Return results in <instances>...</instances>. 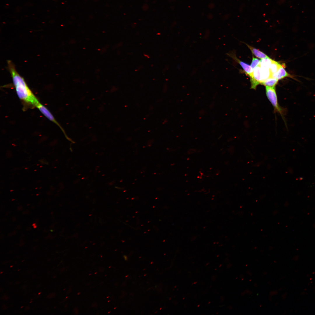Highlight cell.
<instances>
[{"mask_svg": "<svg viewBox=\"0 0 315 315\" xmlns=\"http://www.w3.org/2000/svg\"><path fill=\"white\" fill-rule=\"evenodd\" d=\"M32 302V301H31V302H30V303L31 302Z\"/></svg>", "mask_w": 315, "mask_h": 315, "instance_id": "17", "label": "cell"}, {"mask_svg": "<svg viewBox=\"0 0 315 315\" xmlns=\"http://www.w3.org/2000/svg\"><path fill=\"white\" fill-rule=\"evenodd\" d=\"M265 91L267 97L273 106L275 111L281 114L282 109L278 103L275 87L265 86Z\"/></svg>", "mask_w": 315, "mask_h": 315, "instance_id": "2", "label": "cell"}, {"mask_svg": "<svg viewBox=\"0 0 315 315\" xmlns=\"http://www.w3.org/2000/svg\"><path fill=\"white\" fill-rule=\"evenodd\" d=\"M23 307V306H22V307H21V308H22V307Z\"/></svg>", "mask_w": 315, "mask_h": 315, "instance_id": "15", "label": "cell"}, {"mask_svg": "<svg viewBox=\"0 0 315 315\" xmlns=\"http://www.w3.org/2000/svg\"><path fill=\"white\" fill-rule=\"evenodd\" d=\"M273 60L270 57L262 59L260 63V66L269 68Z\"/></svg>", "mask_w": 315, "mask_h": 315, "instance_id": "11", "label": "cell"}, {"mask_svg": "<svg viewBox=\"0 0 315 315\" xmlns=\"http://www.w3.org/2000/svg\"><path fill=\"white\" fill-rule=\"evenodd\" d=\"M2 272H1V273H2Z\"/></svg>", "mask_w": 315, "mask_h": 315, "instance_id": "16", "label": "cell"}, {"mask_svg": "<svg viewBox=\"0 0 315 315\" xmlns=\"http://www.w3.org/2000/svg\"><path fill=\"white\" fill-rule=\"evenodd\" d=\"M13 267V266H10V267Z\"/></svg>", "mask_w": 315, "mask_h": 315, "instance_id": "14", "label": "cell"}, {"mask_svg": "<svg viewBox=\"0 0 315 315\" xmlns=\"http://www.w3.org/2000/svg\"><path fill=\"white\" fill-rule=\"evenodd\" d=\"M250 78L251 88L255 89L258 85L261 84L262 79L260 64L253 69L252 76Z\"/></svg>", "mask_w": 315, "mask_h": 315, "instance_id": "3", "label": "cell"}, {"mask_svg": "<svg viewBox=\"0 0 315 315\" xmlns=\"http://www.w3.org/2000/svg\"><path fill=\"white\" fill-rule=\"evenodd\" d=\"M260 60L253 56L252 60L250 66L253 69L260 64Z\"/></svg>", "mask_w": 315, "mask_h": 315, "instance_id": "12", "label": "cell"}, {"mask_svg": "<svg viewBox=\"0 0 315 315\" xmlns=\"http://www.w3.org/2000/svg\"><path fill=\"white\" fill-rule=\"evenodd\" d=\"M7 64L19 98L26 103L35 107L39 101L29 88L24 78L18 72L12 62L8 60Z\"/></svg>", "mask_w": 315, "mask_h": 315, "instance_id": "1", "label": "cell"}, {"mask_svg": "<svg viewBox=\"0 0 315 315\" xmlns=\"http://www.w3.org/2000/svg\"><path fill=\"white\" fill-rule=\"evenodd\" d=\"M246 44L252 53L257 57L261 59L269 57L265 53L247 44Z\"/></svg>", "mask_w": 315, "mask_h": 315, "instance_id": "7", "label": "cell"}, {"mask_svg": "<svg viewBox=\"0 0 315 315\" xmlns=\"http://www.w3.org/2000/svg\"><path fill=\"white\" fill-rule=\"evenodd\" d=\"M35 107L37 108L48 119L58 126L62 131L64 132L63 129L56 121L50 112L45 106L39 102L36 105Z\"/></svg>", "mask_w": 315, "mask_h": 315, "instance_id": "4", "label": "cell"}, {"mask_svg": "<svg viewBox=\"0 0 315 315\" xmlns=\"http://www.w3.org/2000/svg\"><path fill=\"white\" fill-rule=\"evenodd\" d=\"M261 67V74L262 79V83L268 78L272 77V74L269 68Z\"/></svg>", "mask_w": 315, "mask_h": 315, "instance_id": "8", "label": "cell"}, {"mask_svg": "<svg viewBox=\"0 0 315 315\" xmlns=\"http://www.w3.org/2000/svg\"><path fill=\"white\" fill-rule=\"evenodd\" d=\"M285 64H283L282 66L276 73L272 75V77L276 78L278 80L285 77H288L294 78L293 77L288 73L285 69Z\"/></svg>", "mask_w": 315, "mask_h": 315, "instance_id": "6", "label": "cell"}, {"mask_svg": "<svg viewBox=\"0 0 315 315\" xmlns=\"http://www.w3.org/2000/svg\"><path fill=\"white\" fill-rule=\"evenodd\" d=\"M228 54L229 56L230 57L239 64L245 73L249 75L250 77L252 76L253 69L252 68L251 66L239 59L233 53H229Z\"/></svg>", "mask_w": 315, "mask_h": 315, "instance_id": "5", "label": "cell"}, {"mask_svg": "<svg viewBox=\"0 0 315 315\" xmlns=\"http://www.w3.org/2000/svg\"><path fill=\"white\" fill-rule=\"evenodd\" d=\"M283 64H281L278 62L273 60L269 67L270 71L272 75L277 72Z\"/></svg>", "mask_w": 315, "mask_h": 315, "instance_id": "10", "label": "cell"}, {"mask_svg": "<svg viewBox=\"0 0 315 315\" xmlns=\"http://www.w3.org/2000/svg\"><path fill=\"white\" fill-rule=\"evenodd\" d=\"M41 293V292H39V293H38V295H40V294Z\"/></svg>", "mask_w": 315, "mask_h": 315, "instance_id": "13", "label": "cell"}, {"mask_svg": "<svg viewBox=\"0 0 315 315\" xmlns=\"http://www.w3.org/2000/svg\"><path fill=\"white\" fill-rule=\"evenodd\" d=\"M278 80L276 78L272 77L270 78L261 84L265 86H268L271 87H275L276 85L277 84Z\"/></svg>", "mask_w": 315, "mask_h": 315, "instance_id": "9", "label": "cell"}]
</instances>
